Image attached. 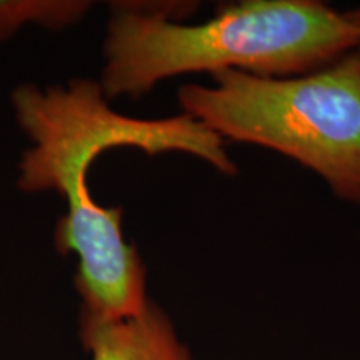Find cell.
I'll return each instance as SVG.
<instances>
[{
    "instance_id": "5b68a950",
    "label": "cell",
    "mask_w": 360,
    "mask_h": 360,
    "mask_svg": "<svg viewBox=\"0 0 360 360\" xmlns=\"http://www.w3.org/2000/svg\"><path fill=\"white\" fill-rule=\"evenodd\" d=\"M89 6V2H0V42L29 22L60 29L77 22Z\"/></svg>"
},
{
    "instance_id": "7a4b0ae2",
    "label": "cell",
    "mask_w": 360,
    "mask_h": 360,
    "mask_svg": "<svg viewBox=\"0 0 360 360\" xmlns=\"http://www.w3.org/2000/svg\"><path fill=\"white\" fill-rule=\"evenodd\" d=\"M177 11L192 8L188 4L114 7L98 80L109 101L142 97L162 80L195 72L297 77L355 49V32L344 13L317 0H244L200 24H182Z\"/></svg>"
},
{
    "instance_id": "6da1fadb",
    "label": "cell",
    "mask_w": 360,
    "mask_h": 360,
    "mask_svg": "<svg viewBox=\"0 0 360 360\" xmlns=\"http://www.w3.org/2000/svg\"><path fill=\"white\" fill-rule=\"evenodd\" d=\"M12 107L30 147L19 162L17 186L25 193L56 192L65 215L56 247L79 260L75 287L82 312L122 321L146 310L147 274L141 255L125 242L122 209L105 207L89 187L90 165L109 148L134 147L148 155L180 152L225 175L237 174L224 139L187 114L135 119L110 107L101 84L74 79L67 85L25 84L12 90Z\"/></svg>"
},
{
    "instance_id": "277c9868",
    "label": "cell",
    "mask_w": 360,
    "mask_h": 360,
    "mask_svg": "<svg viewBox=\"0 0 360 360\" xmlns=\"http://www.w3.org/2000/svg\"><path fill=\"white\" fill-rule=\"evenodd\" d=\"M80 339L92 360H192L172 321L152 300L143 312L122 321L82 312Z\"/></svg>"
},
{
    "instance_id": "3957f363",
    "label": "cell",
    "mask_w": 360,
    "mask_h": 360,
    "mask_svg": "<svg viewBox=\"0 0 360 360\" xmlns=\"http://www.w3.org/2000/svg\"><path fill=\"white\" fill-rule=\"evenodd\" d=\"M184 114L229 141L254 143L299 162L334 195L360 205V53L297 77L238 70L179 90Z\"/></svg>"
},
{
    "instance_id": "8992f818",
    "label": "cell",
    "mask_w": 360,
    "mask_h": 360,
    "mask_svg": "<svg viewBox=\"0 0 360 360\" xmlns=\"http://www.w3.org/2000/svg\"><path fill=\"white\" fill-rule=\"evenodd\" d=\"M344 17L347 19L349 24L352 25V29L355 32V49H354V51L360 53V7L354 8V11L345 12Z\"/></svg>"
}]
</instances>
